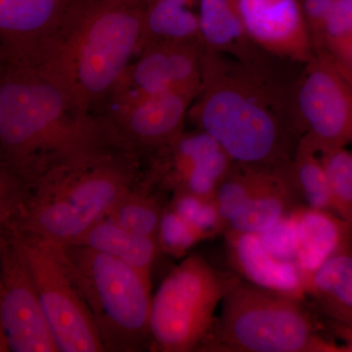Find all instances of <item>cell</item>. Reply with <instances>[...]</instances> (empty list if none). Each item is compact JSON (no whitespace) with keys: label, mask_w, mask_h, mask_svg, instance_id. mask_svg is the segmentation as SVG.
Instances as JSON below:
<instances>
[{"label":"cell","mask_w":352,"mask_h":352,"mask_svg":"<svg viewBox=\"0 0 352 352\" xmlns=\"http://www.w3.org/2000/svg\"><path fill=\"white\" fill-rule=\"evenodd\" d=\"M109 149L124 148L103 118L78 107L43 67L7 57L0 66V163L31 185L58 164Z\"/></svg>","instance_id":"1"},{"label":"cell","mask_w":352,"mask_h":352,"mask_svg":"<svg viewBox=\"0 0 352 352\" xmlns=\"http://www.w3.org/2000/svg\"><path fill=\"white\" fill-rule=\"evenodd\" d=\"M200 91L188 117L235 163H291L300 141L295 113L258 66L204 50Z\"/></svg>","instance_id":"2"},{"label":"cell","mask_w":352,"mask_h":352,"mask_svg":"<svg viewBox=\"0 0 352 352\" xmlns=\"http://www.w3.org/2000/svg\"><path fill=\"white\" fill-rule=\"evenodd\" d=\"M143 2L78 0L57 41L36 65L85 112L108 101L142 45Z\"/></svg>","instance_id":"3"},{"label":"cell","mask_w":352,"mask_h":352,"mask_svg":"<svg viewBox=\"0 0 352 352\" xmlns=\"http://www.w3.org/2000/svg\"><path fill=\"white\" fill-rule=\"evenodd\" d=\"M138 168V153L124 149L58 164L30 185L24 208L10 229L60 245L73 244L140 182Z\"/></svg>","instance_id":"4"},{"label":"cell","mask_w":352,"mask_h":352,"mask_svg":"<svg viewBox=\"0 0 352 352\" xmlns=\"http://www.w3.org/2000/svg\"><path fill=\"white\" fill-rule=\"evenodd\" d=\"M198 351L342 352L321 337L302 300L235 279Z\"/></svg>","instance_id":"5"},{"label":"cell","mask_w":352,"mask_h":352,"mask_svg":"<svg viewBox=\"0 0 352 352\" xmlns=\"http://www.w3.org/2000/svg\"><path fill=\"white\" fill-rule=\"evenodd\" d=\"M100 335L104 351L151 347V276L82 245H61Z\"/></svg>","instance_id":"6"},{"label":"cell","mask_w":352,"mask_h":352,"mask_svg":"<svg viewBox=\"0 0 352 352\" xmlns=\"http://www.w3.org/2000/svg\"><path fill=\"white\" fill-rule=\"evenodd\" d=\"M234 280L199 254L183 259L152 298L150 349L198 351L212 332L215 310Z\"/></svg>","instance_id":"7"},{"label":"cell","mask_w":352,"mask_h":352,"mask_svg":"<svg viewBox=\"0 0 352 352\" xmlns=\"http://www.w3.org/2000/svg\"><path fill=\"white\" fill-rule=\"evenodd\" d=\"M20 250L59 352H104L100 335L60 245L7 230Z\"/></svg>","instance_id":"8"},{"label":"cell","mask_w":352,"mask_h":352,"mask_svg":"<svg viewBox=\"0 0 352 352\" xmlns=\"http://www.w3.org/2000/svg\"><path fill=\"white\" fill-rule=\"evenodd\" d=\"M295 98L300 139L317 153L352 143V85L326 51L305 63Z\"/></svg>","instance_id":"9"},{"label":"cell","mask_w":352,"mask_h":352,"mask_svg":"<svg viewBox=\"0 0 352 352\" xmlns=\"http://www.w3.org/2000/svg\"><path fill=\"white\" fill-rule=\"evenodd\" d=\"M197 95L182 90L111 97L103 118L118 144L127 151H162L184 132ZM108 100V101H109Z\"/></svg>","instance_id":"10"},{"label":"cell","mask_w":352,"mask_h":352,"mask_svg":"<svg viewBox=\"0 0 352 352\" xmlns=\"http://www.w3.org/2000/svg\"><path fill=\"white\" fill-rule=\"evenodd\" d=\"M0 327L9 351L59 352L20 250L0 236Z\"/></svg>","instance_id":"11"},{"label":"cell","mask_w":352,"mask_h":352,"mask_svg":"<svg viewBox=\"0 0 352 352\" xmlns=\"http://www.w3.org/2000/svg\"><path fill=\"white\" fill-rule=\"evenodd\" d=\"M201 52V44L195 41H161L146 44L138 59L127 67L111 97L168 90L198 95L203 80Z\"/></svg>","instance_id":"12"},{"label":"cell","mask_w":352,"mask_h":352,"mask_svg":"<svg viewBox=\"0 0 352 352\" xmlns=\"http://www.w3.org/2000/svg\"><path fill=\"white\" fill-rule=\"evenodd\" d=\"M78 0H0V45L9 59L36 64L57 41Z\"/></svg>","instance_id":"13"},{"label":"cell","mask_w":352,"mask_h":352,"mask_svg":"<svg viewBox=\"0 0 352 352\" xmlns=\"http://www.w3.org/2000/svg\"><path fill=\"white\" fill-rule=\"evenodd\" d=\"M248 36L278 57L307 63L314 48L300 0H233Z\"/></svg>","instance_id":"14"},{"label":"cell","mask_w":352,"mask_h":352,"mask_svg":"<svg viewBox=\"0 0 352 352\" xmlns=\"http://www.w3.org/2000/svg\"><path fill=\"white\" fill-rule=\"evenodd\" d=\"M226 234L229 258L245 281L302 300V277L295 263L274 258L266 251L258 234Z\"/></svg>","instance_id":"15"},{"label":"cell","mask_w":352,"mask_h":352,"mask_svg":"<svg viewBox=\"0 0 352 352\" xmlns=\"http://www.w3.org/2000/svg\"><path fill=\"white\" fill-rule=\"evenodd\" d=\"M291 215L298 238L296 265L302 278L347 249L352 226L339 215L308 206H296Z\"/></svg>","instance_id":"16"},{"label":"cell","mask_w":352,"mask_h":352,"mask_svg":"<svg viewBox=\"0 0 352 352\" xmlns=\"http://www.w3.org/2000/svg\"><path fill=\"white\" fill-rule=\"evenodd\" d=\"M198 18L204 50L258 65L254 56L256 46L248 36L233 0H199Z\"/></svg>","instance_id":"17"},{"label":"cell","mask_w":352,"mask_h":352,"mask_svg":"<svg viewBox=\"0 0 352 352\" xmlns=\"http://www.w3.org/2000/svg\"><path fill=\"white\" fill-rule=\"evenodd\" d=\"M305 295L311 296L335 323L352 326V252L333 254L302 278Z\"/></svg>","instance_id":"18"},{"label":"cell","mask_w":352,"mask_h":352,"mask_svg":"<svg viewBox=\"0 0 352 352\" xmlns=\"http://www.w3.org/2000/svg\"><path fill=\"white\" fill-rule=\"evenodd\" d=\"M296 194L298 195L291 163L285 164L279 168L274 179L227 222L226 231L249 234L264 232L296 207Z\"/></svg>","instance_id":"19"},{"label":"cell","mask_w":352,"mask_h":352,"mask_svg":"<svg viewBox=\"0 0 352 352\" xmlns=\"http://www.w3.org/2000/svg\"><path fill=\"white\" fill-rule=\"evenodd\" d=\"M71 245L107 254L149 276L160 251L157 238L134 233L107 217L89 227Z\"/></svg>","instance_id":"20"},{"label":"cell","mask_w":352,"mask_h":352,"mask_svg":"<svg viewBox=\"0 0 352 352\" xmlns=\"http://www.w3.org/2000/svg\"><path fill=\"white\" fill-rule=\"evenodd\" d=\"M142 10L141 50L146 44L154 41L201 43L198 12L193 9L187 8L173 0H144Z\"/></svg>","instance_id":"21"},{"label":"cell","mask_w":352,"mask_h":352,"mask_svg":"<svg viewBox=\"0 0 352 352\" xmlns=\"http://www.w3.org/2000/svg\"><path fill=\"white\" fill-rule=\"evenodd\" d=\"M281 166H252L234 162L214 198L226 226L248 201L274 179Z\"/></svg>","instance_id":"22"},{"label":"cell","mask_w":352,"mask_h":352,"mask_svg":"<svg viewBox=\"0 0 352 352\" xmlns=\"http://www.w3.org/2000/svg\"><path fill=\"white\" fill-rule=\"evenodd\" d=\"M152 182L150 176L127 191L106 217L134 233L157 238L164 208L157 197L151 193Z\"/></svg>","instance_id":"23"},{"label":"cell","mask_w":352,"mask_h":352,"mask_svg":"<svg viewBox=\"0 0 352 352\" xmlns=\"http://www.w3.org/2000/svg\"><path fill=\"white\" fill-rule=\"evenodd\" d=\"M317 154L300 139L291 162L294 182L298 195L302 197L308 207L333 212L330 185L320 157Z\"/></svg>","instance_id":"24"},{"label":"cell","mask_w":352,"mask_h":352,"mask_svg":"<svg viewBox=\"0 0 352 352\" xmlns=\"http://www.w3.org/2000/svg\"><path fill=\"white\" fill-rule=\"evenodd\" d=\"M319 154L332 193L333 212L352 226V154L344 148Z\"/></svg>","instance_id":"25"},{"label":"cell","mask_w":352,"mask_h":352,"mask_svg":"<svg viewBox=\"0 0 352 352\" xmlns=\"http://www.w3.org/2000/svg\"><path fill=\"white\" fill-rule=\"evenodd\" d=\"M170 207L196 229L204 241L226 231V222L222 219L214 198L177 191L173 194Z\"/></svg>","instance_id":"26"},{"label":"cell","mask_w":352,"mask_h":352,"mask_svg":"<svg viewBox=\"0 0 352 352\" xmlns=\"http://www.w3.org/2000/svg\"><path fill=\"white\" fill-rule=\"evenodd\" d=\"M157 239L160 250L175 258L184 256L194 245L204 241L200 233L170 206L164 208Z\"/></svg>","instance_id":"27"},{"label":"cell","mask_w":352,"mask_h":352,"mask_svg":"<svg viewBox=\"0 0 352 352\" xmlns=\"http://www.w3.org/2000/svg\"><path fill=\"white\" fill-rule=\"evenodd\" d=\"M30 184L24 178L0 163V228L14 226L29 195Z\"/></svg>","instance_id":"28"},{"label":"cell","mask_w":352,"mask_h":352,"mask_svg":"<svg viewBox=\"0 0 352 352\" xmlns=\"http://www.w3.org/2000/svg\"><path fill=\"white\" fill-rule=\"evenodd\" d=\"M258 235L266 251L274 258L296 264L298 238L291 212Z\"/></svg>","instance_id":"29"},{"label":"cell","mask_w":352,"mask_h":352,"mask_svg":"<svg viewBox=\"0 0 352 352\" xmlns=\"http://www.w3.org/2000/svg\"><path fill=\"white\" fill-rule=\"evenodd\" d=\"M352 34V0H335L324 27L322 50L327 51Z\"/></svg>","instance_id":"30"},{"label":"cell","mask_w":352,"mask_h":352,"mask_svg":"<svg viewBox=\"0 0 352 352\" xmlns=\"http://www.w3.org/2000/svg\"><path fill=\"white\" fill-rule=\"evenodd\" d=\"M314 52L322 50L324 27L335 0H300Z\"/></svg>","instance_id":"31"},{"label":"cell","mask_w":352,"mask_h":352,"mask_svg":"<svg viewBox=\"0 0 352 352\" xmlns=\"http://www.w3.org/2000/svg\"><path fill=\"white\" fill-rule=\"evenodd\" d=\"M346 75L352 76V34L326 51Z\"/></svg>","instance_id":"32"},{"label":"cell","mask_w":352,"mask_h":352,"mask_svg":"<svg viewBox=\"0 0 352 352\" xmlns=\"http://www.w3.org/2000/svg\"><path fill=\"white\" fill-rule=\"evenodd\" d=\"M336 324L335 332L339 335L340 339L344 340L342 347V352H352V327L351 326Z\"/></svg>","instance_id":"33"},{"label":"cell","mask_w":352,"mask_h":352,"mask_svg":"<svg viewBox=\"0 0 352 352\" xmlns=\"http://www.w3.org/2000/svg\"><path fill=\"white\" fill-rule=\"evenodd\" d=\"M173 1L177 2V3L182 4V6L187 7L190 9H195V7L198 6L199 0H173Z\"/></svg>","instance_id":"34"},{"label":"cell","mask_w":352,"mask_h":352,"mask_svg":"<svg viewBox=\"0 0 352 352\" xmlns=\"http://www.w3.org/2000/svg\"><path fill=\"white\" fill-rule=\"evenodd\" d=\"M9 351L8 344H7L6 337H4L2 329L0 327V352H7Z\"/></svg>","instance_id":"35"},{"label":"cell","mask_w":352,"mask_h":352,"mask_svg":"<svg viewBox=\"0 0 352 352\" xmlns=\"http://www.w3.org/2000/svg\"><path fill=\"white\" fill-rule=\"evenodd\" d=\"M7 53L6 50L0 45V66L6 61Z\"/></svg>","instance_id":"36"},{"label":"cell","mask_w":352,"mask_h":352,"mask_svg":"<svg viewBox=\"0 0 352 352\" xmlns=\"http://www.w3.org/2000/svg\"><path fill=\"white\" fill-rule=\"evenodd\" d=\"M131 1H134V2H143V1H144V0H131Z\"/></svg>","instance_id":"37"},{"label":"cell","mask_w":352,"mask_h":352,"mask_svg":"<svg viewBox=\"0 0 352 352\" xmlns=\"http://www.w3.org/2000/svg\"><path fill=\"white\" fill-rule=\"evenodd\" d=\"M351 327H352V326H351Z\"/></svg>","instance_id":"38"}]
</instances>
